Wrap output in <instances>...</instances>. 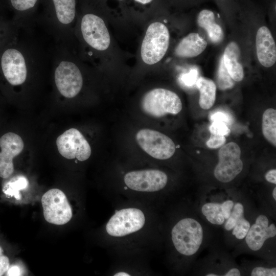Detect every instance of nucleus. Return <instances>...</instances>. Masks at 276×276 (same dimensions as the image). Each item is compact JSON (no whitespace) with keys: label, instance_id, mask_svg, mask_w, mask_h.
Masks as SVG:
<instances>
[{"label":"nucleus","instance_id":"nucleus-1","mask_svg":"<svg viewBox=\"0 0 276 276\" xmlns=\"http://www.w3.org/2000/svg\"><path fill=\"white\" fill-rule=\"evenodd\" d=\"M52 8L42 22L57 43L68 44L76 16V0H51Z\"/></svg>","mask_w":276,"mask_h":276},{"label":"nucleus","instance_id":"nucleus-2","mask_svg":"<svg viewBox=\"0 0 276 276\" xmlns=\"http://www.w3.org/2000/svg\"><path fill=\"white\" fill-rule=\"evenodd\" d=\"M205 238L204 228L196 218L186 217L178 221L171 231V239L176 250L186 257L196 255Z\"/></svg>","mask_w":276,"mask_h":276},{"label":"nucleus","instance_id":"nucleus-3","mask_svg":"<svg viewBox=\"0 0 276 276\" xmlns=\"http://www.w3.org/2000/svg\"><path fill=\"white\" fill-rule=\"evenodd\" d=\"M182 102L176 93L163 88L147 91L141 101V107L146 114L159 118L168 114H177L182 109Z\"/></svg>","mask_w":276,"mask_h":276},{"label":"nucleus","instance_id":"nucleus-4","mask_svg":"<svg viewBox=\"0 0 276 276\" xmlns=\"http://www.w3.org/2000/svg\"><path fill=\"white\" fill-rule=\"evenodd\" d=\"M170 33L167 26L154 22L148 27L141 48L143 62L152 65L160 61L166 54L170 43Z\"/></svg>","mask_w":276,"mask_h":276},{"label":"nucleus","instance_id":"nucleus-5","mask_svg":"<svg viewBox=\"0 0 276 276\" xmlns=\"http://www.w3.org/2000/svg\"><path fill=\"white\" fill-rule=\"evenodd\" d=\"M79 31L84 43L93 50H106L110 43L108 30L104 20L93 13H85L79 23Z\"/></svg>","mask_w":276,"mask_h":276},{"label":"nucleus","instance_id":"nucleus-6","mask_svg":"<svg viewBox=\"0 0 276 276\" xmlns=\"http://www.w3.org/2000/svg\"><path fill=\"white\" fill-rule=\"evenodd\" d=\"M135 140L144 151L155 159H169L175 152V145L172 139L153 129H140L135 134Z\"/></svg>","mask_w":276,"mask_h":276},{"label":"nucleus","instance_id":"nucleus-7","mask_svg":"<svg viewBox=\"0 0 276 276\" xmlns=\"http://www.w3.org/2000/svg\"><path fill=\"white\" fill-rule=\"evenodd\" d=\"M241 155V149L236 143L223 145L218 152L219 161L214 169L216 179L224 183L233 181L243 168Z\"/></svg>","mask_w":276,"mask_h":276},{"label":"nucleus","instance_id":"nucleus-8","mask_svg":"<svg viewBox=\"0 0 276 276\" xmlns=\"http://www.w3.org/2000/svg\"><path fill=\"white\" fill-rule=\"evenodd\" d=\"M45 220L55 225L67 223L72 217V210L65 194L58 189H52L41 198Z\"/></svg>","mask_w":276,"mask_h":276},{"label":"nucleus","instance_id":"nucleus-9","mask_svg":"<svg viewBox=\"0 0 276 276\" xmlns=\"http://www.w3.org/2000/svg\"><path fill=\"white\" fill-rule=\"evenodd\" d=\"M145 222L144 214L140 210L124 209L117 211L110 218L106 229L111 236L123 237L141 229Z\"/></svg>","mask_w":276,"mask_h":276},{"label":"nucleus","instance_id":"nucleus-10","mask_svg":"<svg viewBox=\"0 0 276 276\" xmlns=\"http://www.w3.org/2000/svg\"><path fill=\"white\" fill-rule=\"evenodd\" d=\"M56 145L60 154L68 159L76 158L85 161L91 153L88 142L76 128L69 129L60 135L56 140Z\"/></svg>","mask_w":276,"mask_h":276},{"label":"nucleus","instance_id":"nucleus-11","mask_svg":"<svg viewBox=\"0 0 276 276\" xmlns=\"http://www.w3.org/2000/svg\"><path fill=\"white\" fill-rule=\"evenodd\" d=\"M124 180L126 185L132 190L152 192L165 188L168 176L159 170L146 169L128 172L124 176Z\"/></svg>","mask_w":276,"mask_h":276},{"label":"nucleus","instance_id":"nucleus-12","mask_svg":"<svg viewBox=\"0 0 276 276\" xmlns=\"http://www.w3.org/2000/svg\"><path fill=\"white\" fill-rule=\"evenodd\" d=\"M276 236V226L268 217L260 214L255 222L250 225L249 231L244 238L245 243L251 251L257 252L262 249L266 241L273 239Z\"/></svg>","mask_w":276,"mask_h":276},{"label":"nucleus","instance_id":"nucleus-13","mask_svg":"<svg viewBox=\"0 0 276 276\" xmlns=\"http://www.w3.org/2000/svg\"><path fill=\"white\" fill-rule=\"evenodd\" d=\"M24 147L21 137L13 132L4 134L0 138V177L7 178L14 172L13 158L18 155Z\"/></svg>","mask_w":276,"mask_h":276},{"label":"nucleus","instance_id":"nucleus-14","mask_svg":"<svg viewBox=\"0 0 276 276\" xmlns=\"http://www.w3.org/2000/svg\"><path fill=\"white\" fill-rule=\"evenodd\" d=\"M256 50L258 60L263 66L270 67L275 63V42L266 26L260 27L257 31Z\"/></svg>","mask_w":276,"mask_h":276},{"label":"nucleus","instance_id":"nucleus-15","mask_svg":"<svg viewBox=\"0 0 276 276\" xmlns=\"http://www.w3.org/2000/svg\"><path fill=\"white\" fill-rule=\"evenodd\" d=\"M207 45V41L199 33L192 32L181 39L175 48L174 54L179 58H193L203 52Z\"/></svg>","mask_w":276,"mask_h":276},{"label":"nucleus","instance_id":"nucleus-16","mask_svg":"<svg viewBox=\"0 0 276 276\" xmlns=\"http://www.w3.org/2000/svg\"><path fill=\"white\" fill-rule=\"evenodd\" d=\"M241 52L235 41L229 42L226 46L222 58L228 74L234 81H241L244 77L243 67L240 61Z\"/></svg>","mask_w":276,"mask_h":276},{"label":"nucleus","instance_id":"nucleus-17","mask_svg":"<svg viewBox=\"0 0 276 276\" xmlns=\"http://www.w3.org/2000/svg\"><path fill=\"white\" fill-rule=\"evenodd\" d=\"M198 26L203 29L210 40L219 43L224 39V33L221 26L217 23L216 13L211 9H203L197 15Z\"/></svg>","mask_w":276,"mask_h":276},{"label":"nucleus","instance_id":"nucleus-18","mask_svg":"<svg viewBox=\"0 0 276 276\" xmlns=\"http://www.w3.org/2000/svg\"><path fill=\"white\" fill-rule=\"evenodd\" d=\"M38 0H9L10 5L16 13L12 19L19 30L27 31L33 24L31 12Z\"/></svg>","mask_w":276,"mask_h":276},{"label":"nucleus","instance_id":"nucleus-19","mask_svg":"<svg viewBox=\"0 0 276 276\" xmlns=\"http://www.w3.org/2000/svg\"><path fill=\"white\" fill-rule=\"evenodd\" d=\"M199 91V104L203 109L211 108L216 100L217 87L211 79L203 77L198 78L196 82Z\"/></svg>","mask_w":276,"mask_h":276},{"label":"nucleus","instance_id":"nucleus-20","mask_svg":"<svg viewBox=\"0 0 276 276\" xmlns=\"http://www.w3.org/2000/svg\"><path fill=\"white\" fill-rule=\"evenodd\" d=\"M201 213L211 224L222 226L225 222L222 209L221 202L212 201L205 202L201 206Z\"/></svg>","mask_w":276,"mask_h":276},{"label":"nucleus","instance_id":"nucleus-21","mask_svg":"<svg viewBox=\"0 0 276 276\" xmlns=\"http://www.w3.org/2000/svg\"><path fill=\"white\" fill-rule=\"evenodd\" d=\"M262 131L265 139L274 147L276 146V110L268 108L262 116Z\"/></svg>","mask_w":276,"mask_h":276},{"label":"nucleus","instance_id":"nucleus-22","mask_svg":"<svg viewBox=\"0 0 276 276\" xmlns=\"http://www.w3.org/2000/svg\"><path fill=\"white\" fill-rule=\"evenodd\" d=\"M19 30L12 20L0 16V50L19 35Z\"/></svg>","mask_w":276,"mask_h":276},{"label":"nucleus","instance_id":"nucleus-23","mask_svg":"<svg viewBox=\"0 0 276 276\" xmlns=\"http://www.w3.org/2000/svg\"><path fill=\"white\" fill-rule=\"evenodd\" d=\"M244 216L245 212L244 204L240 201H235L230 216L223 225L225 231H232L238 220Z\"/></svg>","mask_w":276,"mask_h":276},{"label":"nucleus","instance_id":"nucleus-24","mask_svg":"<svg viewBox=\"0 0 276 276\" xmlns=\"http://www.w3.org/2000/svg\"><path fill=\"white\" fill-rule=\"evenodd\" d=\"M217 82L218 87L221 90L231 89L233 87L235 84L233 79L231 78L225 67L222 57L219 64Z\"/></svg>","mask_w":276,"mask_h":276},{"label":"nucleus","instance_id":"nucleus-25","mask_svg":"<svg viewBox=\"0 0 276 276\" xmlns=\"http://www.w3.org/2000/svg\"><path fill=\"white\" fill-rule=\"evenodd\" d=\"M250 222L245 216L240 218L231 231L232 235L237 240H242L244 239L250 226Z\"/></svg>","mask_w":276,"mask_h":276},{"label":"nucleus","instance_id":"nucleus-26","mask_svg":"<svg viewBox=\"0 0 276 276\" xmlns=\"http://www.w3.org/2000/svg\"><path fill=\"white\" fill-rule=\"evenodd\" d=\"M209 130L211 134L223 136L228 135L231 132L226 123L219 121H212Z\"/></svg>","mask_w":276,"mask_h":276},{"label":"nucleus","instance_id":"nucleus-27","mask_svg":"<svg viewBox=\"0 0 276 276\" xmlns=\"http://www.w3.org/2000/svg\"><path fill=\"white\" fill-rule=\"evenodd\" d=\"M221 11L226 15H232L237 10L235 0H215Z\"/></svg>","mask_w":276,"mask_h":276},{"label":"nucleus","instance_id":"nucleus-28","mask_svg":"<svg viewBox=\"0 0 276 276\" xmlns=\"http://www.w3.org/2000/svg\"><path fill=\"white\" fill-rule=\"evenodd\" d=\"M249 275L252 276H275L276 268L275 267L256 266L251 270Z\"/></svg>","mask_w":276,"mask_h":276},{"label":"nucleus","instance_id":"nucleus-29","mask_svg":"<svg viewBox=\"0 0 276 276\" xmlns=\"http://www.w3.org/2000/svg\"><path fill=\"white\" fill-rule=\"evenodd\" d=\"M28 185L27 179L24 177H20L11 185V193L14 195L17 199H19L20 196L19 191L25 189Z\"/></svg>","mask_w":276,"mask_h":276},{"label":"nucleus","instance_id":"nucleus-30","mask_svg":"<svg viewBox=\"0 0 276 276\" xmlns=\"http://www.w3.org/2000/svg\"><path fill=\"white\" fill-rule=\"evenodd\" d=\"M226 142L225 136L211 133L210 139L206 142V146L210 148H218L224 145Z\"/></svg>","mask_w":276,"mask_h":276},{"label":"nucleus","instance_id":"nucleus-31","mask_svg":"<svg viewBox=\"0 0 276 276\" xmlns=\"http://www.w3.org/2000/svg\"><path fill=\"white\" fill-rule=\"evenodd\" d=\"M211 119L212 121H219L228 124L230 121L228 116L223 112L218 111L212 114L211 116Z\"/></svg>","mask_w":276,"mask_h":276},{"label":"nucleus","instance_id":"nucleus-32","mask_svg":"<svg viewBox=\"0 0 276 276\" xmlns=\"http://www.w3.org/2000/svg\"><path fill=\"white\" fill-rule=\"evenodd\" d=\"M10 267V262L7 256L2 255L0 256V276L3 275Z\"/></svg>","mask_w":276,"mask_h":276},{"label":"nucleus","instance_id":"nucleus-33","mask_svg":"<svg viewBox=\"0 0 276 276\" xmlns=\"http://www.w3.org/2000/svg\"><path fill=\"white\" fill-rule=\"evenodd\" d=\"M265 178L269 183L276 184V169H272L268 171L265 175Z\"/></svg>","mask_w":276,"mask_h":276},{"label":"nucleus","instance_id":"nucleus-34","mask_svg":"<svg viewBox=\"0 0 276 276\" xmlns=\"http://www.w3.org/2000/svg\"><path fill=\"white\" fill-rule=\"evenodd\" d=\"M242 275L240 270L237 267H232L223 273L222 275L225 276H240Z\"/></svg>","mask_w":276,"mask_h":276},{"label":"nucleus","instance_id":"nucleus-35","mask_svg":"<svg viewBox=\"0 0 276 276\" xmlns=\"http://www.w3.org/2000/svg\"><path fill=\"white\" fill-rule=\"evenodd\" d=\"M21 270L18 266H12L9 267L8 270H7V275L10 276H16L20 275L21 274Z\"/></svg>","mask_w":276,"mask_h":276},{"label":"nucleus","instance_id":"nucleus-36","mask_svg":"<svg viewBox=\"0 0 276 276\" xmlns=\"http://www.w3.org/2000/svg\"><path fill=\"white\" fill-rule=\"evenodd\" d=\"M182 2V3L188 5V6H194L197 5L198 4H200L201 2H204L205 0H180Z\"/></svg>","mask_w":276,"mask_h":276},{"label":"nucleus","instance_id":"nucleus-37","mask_svg":"<svg viewBox=\"0 0 276 276\" xmlns=\"http://www.w3.org/2000/svg\"><path fill=\"white\" fill-rule=\"evenodd\" d=\"M134 2L141 5H146L151 3L153 0H133Z\"/></svg>","mask_w":276,"mask_h":276},{"label":"nucleus","instance_id":"nucleus-38","mask_svg":"<svg viewBox=\"0 0 276 276\" xmlns=\"http://www.w3.org/2000/svg\"><path fill=\"white\" fill-rule=\"evenodd\" d=\"M114 275V276H129L130 274L124 272H120L117 273Z\"/></svg>","mask_w":276,"mask_h":276},{"label":"nucleus","instance_id":"nucleus-39","mask_svg":"<svg viewBox=\"0 0 276 276\" xmlns=\"http://www.w3.org/2000/svg\"><path fill=\"white\" fill-rule=\"evenodd\" d=\"M272 196L273 200H274V201L275 202L276 201V187H274V188L273 189Z\"/></svg>","mask_w":276,"mask_h":276},{"label":"nucleus","instance_id":"nucleus-40","mask_svg":"<svg viewBox=\"0 0 276 276\" xmlns=\"http://www.w3.org/2000/svg\"><path fill=\"white\" fill-rule=\"evenodd\" d=\"M3 248L0 246V256H1L2 255H3Z\"/></svg>","mask_w":276,"mask_h":276},{"label":"nucleus","instance_id":"nucleus-41","mask_svg":"<svg viewBox=\"0 0 276 276\" xmlns=\"http://www.w3.org/2000/svg\"><path fill=\"white\" fill-rule=\"evenodd\" d=\"M119 1H123V0H119Z\"/></svg>","mask_w":276,"mask_h":276}]
</instances>
